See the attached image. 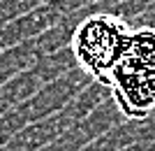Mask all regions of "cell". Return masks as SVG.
Here are the masks:
<instances>
[{"instance_id":"2","label":"cell","mask_w":155,"mask_h":151,"mask_svg":"<svg viewBox=\"0 0 155 151\" xmlns=\"http://www.w3.org/2000/svg\"><path fill=\"white\" fill-rule=\"evenodd\" d=\"M132 30L134 28H130L120 16L109 12L86 16L72 33V56L77 65L88 77L107 86L130 44Z\"/></svg>"},{"instance_id":"1","label":"cell","mask_w":155,"mask_h":151,"mask_svg":"<svg viewBox=\"0 0 155 151\" xmlns=\"http://www.w3.org/2000/svg\"><path fill=\"white\" fill-rule=\"evenodd\" d=\"M107 86L123 116L143 121L155 114V28L132 30Z\"/></svg>"}]
</instances>
